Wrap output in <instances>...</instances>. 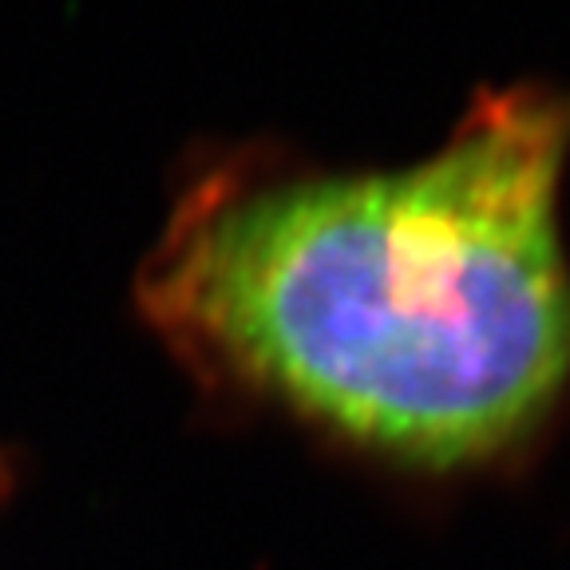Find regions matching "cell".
<instances>
[{"label":"cell","instance_id":"6da1fadb","mask_svg":"<svg viewBox=\"0 0 570 570\" xmlns=\"http://www.w3.org/2000/svg\"><path fill=\"white\" fill-rule=\"evenodd\" d=\"M570 91H483L401 170L214 175L139 274L175 348L361 448L463 468L570 384Z\"/></svg>","mask_w":570,"mask_h":570}]
</instances>
